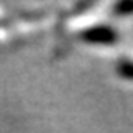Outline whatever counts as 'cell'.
Here are the masks:
<instances>
[{
  "instance_id": "cell-1",
  "label": "cell",
  "mask_w": 133,
  "mask_h": 133,
  "mask_svg": "<svg viewBox=\"0 0 133 133\" xmlns=\"http://www.w3.org/2000/svg\"><path fill=\"white\" fill-rule=\"evenodd\" d=\"M80 38L87 43H98V45H111L118 38L116 33L111 27L108 25H95V27H88L83 32H80Z\"/></svg>"
},
{
  "instance_id": "cell-3",
  "label": "cell",
  "mask_w": 133,
  "mask_h": 133,
  "mask_svg": "<svg viewBox=\"0 0 133 133\" xmlns=\"http://www.w3.org/2000/svg\"><path fill=\"white\" fill-rule=\"evenodd\" d=\"M115 15H130L133 14V0H125V2H118L113 7Z\"/></svg>"
},
{
  "instance_id": "cell-2",
  "label": "cell",
  "mask_w": 133,
  "mask_h": 133,
  "mask_svg": "<svg viewBox=\"0 0 133 133\" xmlns=\"http://www.w3.org/2000/svg\"><path fill=\"white\" fill-rule=\"evenodd\" d=\"M116 73L122 75L123 78L133 80V62H130V60L118 62V65H116Z\"/></svg>"
}]
</instances>
